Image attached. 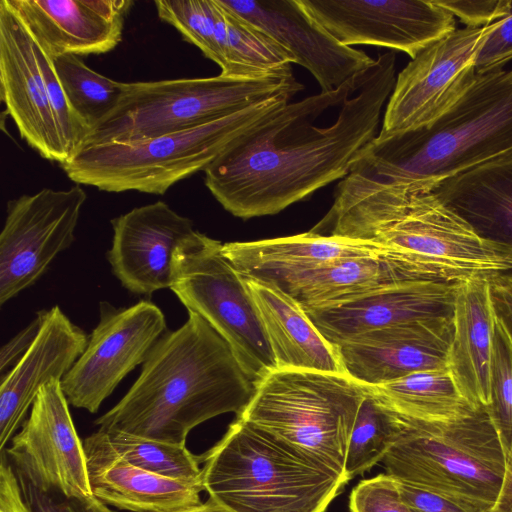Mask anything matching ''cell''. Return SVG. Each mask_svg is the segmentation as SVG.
I'll list each match as a JSON object with an SVG mask.
<instances>
[{
    "mask_svg": "<svg viewBox=\"0 0 512 512\" xmlns=\"http://www.w3.org/2000/svg\"><path fill=\"white\" fill-rule=\"evenodd\" d=\"M396 77L390 50L338 89L287 103L204 170L206 187L226 211L247 220L342 180L377 137Z\"/></svg>",
    "mask_w": 512,
    "mask_h": 512,
    "instance_id": "obj_1",
    "label": "cell"
},
{
    "mask_svg": "<svg viewBox=\"0 0 512 512\" xmlns=\"http://www.w3.org/2000/svg\"><path fill=\"white\" fill-rule=\"evenodd\" d=\"M255 391L229 344L198 314L154 344L123 398L95 423L100 430L185 445L199 424L239 415Z\"/></svg>",
    "mask_w": 512,
    "mask_h": 512,
    "instance_id": "obj_2",
    "label": "cell"
},
{
    "mask_svg": "<svg viewBox=\"0 0 512 512\" xmlns=\"http://www.w3.org/2000/svg\"><path fill=\"white\" fill-rule=\"evenodd\" d=\"M509 153L512 68H501L477 73L463 96L431 124L377 136L350 172L428 193L449 178Z\"/></svg>",
    "mask_w": 512,
    "mask_h": 512,
    "instance_id": "obj_3",
    "label": "cell"
},
{
    "mask_svg": "<svg viewBox=\"0 0 512 512\" xmlns=\"http://www.w3.org/2000/svg\"><path fill=\"white\" fill-rule=\"evenodd\" d=\"M316 233L376 242L478 274L512 275V247L486 240L433 193L349 173Z\"/></svg>",
    "mask_w": 512,
    "mask_h": 512,
    "instance_id": "obj_4",
    "label": "cell"
},
{
    "mask_svg": "<svg viewBox=\"0 0 512 512\" xmlns=\"http://www.w3.org/2000/svg\"><path fill=\"white\" fill-rule=\"evenodd\" d=\"M294 95H274L178 132L86 146L60 167L75 184L106 192L163 195L177 182L204 171L237 138L289 103Z\"/></svg>",
    "mask_w": 512,
    "mask_h": 512,
    "instance_id": "obj_5",
    "label": "cell"
},
{
    "mask_svg": "<svg viewBox=\"0 0 512 512\" xmlns=\"http://www.w3.org/2000/svg\"><path fill=\"white\" fill-rule=\"evenodd\" d=\"M197 459L204 491L233 512H324L347 483L238 417Z\"/></svg>",
    "mask_w": 512,
    "mask_h": 512,
    "instance_id": "obj_6",
    "label": "cell"
},
{
    "mask_svg": "<svg viewBox=\"0 0 512 512\" xmlns=\"http://www.w3.org/2000/svg\"><path fill=\"white\" fill-rule=\"evenodd\" d=\"M367 393L345 373L276 369L255 383L238 418L298 457L345 479L350 436Z\"/></svg>",
    "mask_w": 512,
    "mask_h": 512,
    "instance_id": "obj_7",
    "label": "cell"
},
{
    "mask_svg": "<svg viewBox=\"0 0 512 512\" xmlns=\"http://www.w3.org/2000/svg\"><path fill=\"white\" fill-rule=\"evenodd\" d=\"M400 418L399 433L381 461L386 474L476 512H491L506 453L487 408L446 421Z\"/></svg>",
    "mask_w": 512,
    "mask_h": 512,
    "instance_id": "obj_8",
    "label": "cell"
},
{
    "mask_svg": "<svg viewBox=\"0 0 512 512\" xmlns=\"http://www.w3.org/2000/svg\"><path fill=\"white\" fill-rule=\"evenodd\" d=\"M302 88L291 64L256 78L220 74L125 83L115 109L91 128L81 148L190 129L274 95L297 94Z\"/></svg>",
    "mask_w": 512,
    "mask_h": 512,
    "instance_id": "obj_9",
    "label": "cell"
},
{
    "mask_svg": "<svg viewBox=\"0 0 512 512\" xmlns=\"http://www.w3.org/2000/svg\"><path fill=\"white\" fill-rule=\"evenodd\" d=\"M222 244L196 231L176 250L170 289L229 344L256 383L277 364L257 307Z\"/></svg>",
    "mask_w": 512,
    "mask_h": 512,
    "instance_id": "obj_10",
    "label": "cell"
},
{
    "mask_svg": "<svg viewBox=\"0 0 512 512\" xmlns=\"http://www.w3.org/2000/svg\"><path fill=\"white\" fill-rule=\"evenodd\" d=\"M495 26L456 29L413 58L396 77L377 136L422 128L450 109L474 82L477 53Z\"/></svg>",
    "mask_w": 512,
    "mask_h": 512,
    "instance_id": "obj_11",
    "label": "cell"
},
{
    "mask_svg": "<svg viewBox=\"0 0 512 512\" xmlns=\"http://www.w3.org/2000/svg\"><path fill=\"white\" fill-rule=\"evenodd\" d=\"M87 195L79 184L7 202L0 234V305L33 285L74 242Z\"/></svg>",
    "mask_w": 512,
    "mask_h": 512,
    "instance_id": "obj_12",
    "label": "cell"
},
{
    "mask_svg": "<svg viewBox=\"0 0 512 512\" xmlns=\"http://www.w3.org/2000/svg\"><path fill=\"white\" fill-rule=\"evenodd\" d=\"M99 311L84 352L61 381L68 403L90 413L143 364L167 327L162 310L149 300L120 308L102 301Z\"/></svg>",
    "mask_w": 512,
    "mask_h": 512,
    "instance_id": "obj_13",
    "label": "cell"
},
{
    "mask_svg": "<svg viewBox=\"0 0 512 512\" xmlns=\"http://www.w3.org/2000/svg\"><path fill=\"white\" fill-rule=\"evenodd\" d=\"M303 10L345 46L373 45L412 59L456 30L435 0H298Z\"/></svg>",
    "mask_w": 512,
    "mask_h": 512,
    "instance_id": "obj_14",
    "label": "cell"
},
{
    "mask_svg": "<svg viewBox=\"0 0 512 512\" xmlns=\"http://www.w3.org/2000/svg\"><path fill=\"white\" fill-rule=\"evenodd\" d=\"M475 275L478 273L393 248L381 254L322 266L278 287L308 311L348 303L400 284L460 283Z\"/></svg>",
    "mask_w": 512,
    "mask_h": 512,
    "instance_id": "obj_15",
    "label": "cell"
},
{
    "mask_svg": "<svg viewBox=\"0 0 512 512\" xmlns=\"http://www.w3.org/2000/svg\"><path fill=\"white\" fill-rule=\"evenodd\" d=\"M62 390L61 381L46 384L29 416L12 437L6 454L13 466L36 483L68 497H93L84 444L81 442Z\"/></svg>",
    "mask_w": 512,
    "mask_h": 512,
    "instance_id": "obj_16",
    "label": "cell"
},
{
    "mask_svg": "<svg viewBox=\"0 0 512 512\" xmlns=\"http://www.w3.org/2000/svg\"><path fill=\"white\" fill-rule=\"evenodd\" d=\"M453 317L401 323L353 335L335 344L344 372L367 386L409 374L448 368Z\"/></svg>",
    "mask_w": 512,
    "mask_h": 512,
    "instance_id": "obj_17",
    "label": "cell"
},
{
    "mask_svg": "<svg viewBox=\"0 0 512 512\" xmlns=\"http://www.w3.org/2000/svg\"><path fill=\"white\" fill-rule=\"evenodd\" d=\"M111 225L107 259L121 285L137 295L171 288L176 250L196 233L192 220L157 201L112 219Z\"/></svg>",
    "mask_w": 512,
    "mask_h": 512,
    "instance_id": "obj_18",
    "label": "cell"
},
{
    "mask_svg": "<svg viewBox=\"0 0 512 512\" xmlns=\"http://www.w3.org/2000/svg\"><path fill=\"white\" fill-rule=\"evenodd\" d=\"M0 90L21 138L44 159L65 163L33 40L5 0L0 1Z\"/></svg>",
    "mask_w": 512,
    "mask_h": 512,
    "instance_id": "obj_19",
    "label": "cell"
},
{
    "mask_svg": "<svg viewBox=\"0 0 512 512\" xmlns=\"http://www.w3.org/2000/svg\"><path fill=\"white\" fill-rule=\"evenodd\" d=\"M242 17L264 30L307 69L321 91L336 90L374 60L364 51L345 46L318 25L298 0H222Z\"/></svg>",
    "mask_w": 512,
    "mask_h": 512,
    "instance_id": "obj_20",
    "label": "cell"
},
{
    "mask_svg": "<svg viewBox=\"0 0 512 512\" xmlns=\"http://www.w3.org/2000/svg\"><path fill=\"white\" fill-rule=\"evenodd\" d=\"M50 59L103 54L122 40L132 0H5Z\"/></svg>",
    "mask_w": 512,
    "mask_h": 512,
    "instance_id": "obj_21",
    "label": "cell"
},
{
    "mask_svg": "<svg viewBox=\"0 0 512 512\" xmlns=\"http://www.w3.org/2000/svg\"><path fill=\"white\" fill-rule=\"evenodd\" d=\"M89 336L60 309L46 311L39 334L23 358L0 377V449L3 451L40 390L62 381L81 354Z\"/></svg>",
    "mask_w": 512,
    "mask_h": 512,
    "instance_id": "obj_22",
    "label": "cell"
},
{
    "mask_svg": "<svg viewBox=\"0 0 512 512\" xmlns=\"http://www.w3.org/2000/svg\"><path fill=\"white\" fill-rule=\"evenodd\" d=\"M460 283H405L306 313L320 333L329 342L337 344L370 330L423 319L453 317Z\"/></svg>",
    "mask_w": 512,
    "mask_h": 512,
    "instance_id": "obj_23",
    "label": "cell"
},
{
    "mask_svg": "<svg viewBox=\"0 0 512 512\" xmlns=\"http://www.w3.org/2000/svg\"><path fill=\"white\" fill-rule=\"evenodd\" d=\"M393 247L313 231L272 239L222 244V252L242 275L276 286L348 258L381 254Z\"/></svg>",
    "mask_w": 512,
    "mask_h": 512,
    "instance_id": "obj_24",
    "label": "cell"
},
{
    "mask_svg": "<svg viewBox=\"0 0 512 512\" xmlns=\"http://www.w3.org/2000/svg\"><path fill=\"white\" fill-rule=\"evenodd\" d=\"M92 495L132 512H180L200 505L203 486L166 478L117 457L97 432L84 441Z\"/></svg>",
    "mask_w": 512,
    "mask_h": 512,
    "instance_id": "obj_25",
    "label": "cell"
},
{
    "mask_svg": "<svg viewBox=\"0 0 512 512\" xmlns=\"http://www.w3.org/2000/svg\"><path fill=\"white\" fill-rule=\"evenodd\" d=\"M453 321L448 368L464 397L476 408H487L497 323L489 275L478 274L460 283Z\"/></svg>",
    "mask_w": 512,
    "mask_h": 512,
    "instance_id": "obj_26",
    "label": "cell"
},
{
    "mask_svg": "<svg viewBox=\"0 0 512 512\" xmlns=\"http://www.w3.org/2000/svg\"><path fill=\"white\" fill-rule=\"evenodd\" d=\"M242 278L257 307L277 369L345 373L335 344L320 333L293 297L273 283Z\"/></svg>",
    "mask_w": 512,
    "mask_h": 512,
    "instance_id": "obj_27",
    "label": "cell"
},
{
    "mask_svg": "<svg viewBox=\"0 0 512 512\" xmlns=\"http://www.w3.org/2000/svg\"><path fill=\"white\" fill-rule=\"evenodd\" d=\"M432 192L479 236L512 247V153L449 178Z\"/></svg>",
    "mask_w": 512,
    "mask_h": 512,
    "instance_id": "obj_28",
    "label": "cell"
},
{
    "mask_svg": "<svg viewBox=\"0 0 512 512\" xmlns=\"http://www.w3.org/2000/svg\"><path fill=\"white\" fill-rule=\"evenodd\" d=\"M369 387L393 410L414 419L446 421L479 409L461 393L449 368L419 371Z\"/></svg>",
    "mask_w": 512,
    "mask_h": 512,
    "instance_id": "obj_29",
    "label": "cell"
},
{
    "mask_svg": "<svg viewBox=\"0 0 512 512\" xmlns=\"http://www.w3.org/2000/svg\"><path fill=\"white\" fill-rule=\"evenodd\" d=\"M96 432L109 450L129 464L166 478L202 485L197 456L186 445L117 431Z\"/></svg>",
    "mask_w": 512,
    "mask_h": 512,
    "instance_id": "obj_30",
    "label": "cell"
},
{
    "mask_svg": "<svg viewBox=\"0 0 512 512\" xmlns=\"http://www.w3.org/2000/svg\"><path fill=\"white\" fill-rule=\"evenodd\" d=\"M400 425V414L367 386L348 444L345 463L347 481L382 461L393 445Z\"/></svg>",
    "mask_w": 512,
    "mask_h": 512,
    "instance_id": "obj_31",
    "label": "cell"
},
{
    "mask_svg": "<svg viewBox=\"0 0 512 512\" xmlns=\"http://www.w3.org/2000/svg\"><path fill=\"white\" fill-rule=\"evenodd\" d=\"M51 61L71 107L90 130L115 109L125 82L99 74L76 55Z\"/></svg>",
    "mask_w": 512,
    "mask_h": 512,
    "instance_id": "obj_32",
    "label": "cell"
},
{
    "mask_svg": "<svg viewBox=\"0 0 512 512\" xmlns=\"http://www.w3.org/2000/svg\"><path fill=\"white\" fill-rule=\"evenodd\" d=\"M487 411L507 455L512 447V343L498 321L493 340Z\"/></svg>",
    "mask_w": 512,
    "mask_h": 512,
    "instance_id": "obj_33",
    "label": "cell"
},
{
    "mask_svg": "<svg viewBox=\"0 0 512 512\" xmlns=\"http://www.w3.org/2000/svg\"><path fill=\"white\" fill-rule=\"evenodd\" d=\"M154 5L162 21L173 26L205 57L216 61L215 0H157Z\"/></svg>",
    "mask_w": 512,
    "mask_h": 512,
    "instance_id": "obj_34",
    "label": "cell"
},
{
    "mask_svg": "<svg viewBox=\"0 0 512 512\" xmlns=\"http://www.w3.org/2000/svg\"><path fill=\"white\" fill-rule=\"evenodd\" d=\"M34 49L46 84L51 109L69 160L82 147L90 129L71 107L55 73L52 61L35 43Z\"/></svg>",
    "mask_w": 512,
    "mask_h": 512,
    "instance_id": "obj_35",
    "label": "cell"
},
{
    "mask_svg": "<svg viewBox=\"0 0 512 512\" xmlns=\"http://www.w3.org/2000/svg\"><path fill=\"white\" fill-rule=\"evenodd\" d=\"M13 468L23 497L33 512H113L94 496L68 497L56 489L39 485L22 469L16 466Z\"/></svg>",
    "mask_w": 512,
    "mask_h": 512,
    "instance_id": "obj_36",
    "label": "cell"
},
{
    "mask_svg": "<svg viewBox=\"0 0 512 512\" xmlns=\"http://www.w3.org/2000/svg\"><path fill=\"white\" fill-rule=\"evenodd\" d=\"M350 512H413L403 499L398 481L380 474L359 482L349 499Z\"/></svg>",
    "mask_w": 512,
    "mask_h": 512,
    "instance_id": "obj_37",
    "label": "cell"
},
{
    "mask_svg": "<svg viewBox=\"0 0 512 512\" xmlns=\"http://www.w3.org/2000/svg\"><path fill=\"white\" fill-rule=\"evenodd\" d=\"M512 59V0L508 12L496 21V26L488 35L479 49L475 69L477 73H485L501 69Z\"/></svg>",
    "mask_w": 512,
    "mask_h": 512,
    "instance_id": "obj_38",
    "label": "cell"
},
{
    "mask_svg": "<svg viewBox=\"0 0 512 512\" xmlns=\"http://www.w3.org/2000/svg\"><path fill=\"white\" fill-rule=\"evenodd\" d=\"M436 3L458 17L466 27L480 28L502 19L508 12L510 0H435Z\"/></svg>",
    "mask_w": 512,
    "mask_h": 512,
    "instance_id": "obj_39",
    "label": "cell"
},
{
    "mask_svg": "<svg viewBox=\"0 0 512 512\" xmlns=\"http://www.w3.org/2000/svg\"><path fill=\"white\" fill-rule=\"evenodd\" d=\"M398 484L403 499L413 512H476L437 492L401 481H398Z\"/></svg>",
    "mask_w": 512,
    "mask_h": 512,
    "instance_id": "obj_40",
    "label": "cell"
},
{
    "mask_svg": "<svg viewBox=\"0 0 512 512\" xmlns=\"http://www.w3.org/2000/svg\"><path fill=\"white\" fill-rule=\"evenodd\" d=\"M46 309L36 313L34 319L0 350V374L8 373L28 352L44 323Z\"/></svg>",
    "mask_w": 512,
    "mask_h": 512,
    "instance_id": "obj_41",
    "label": "cell"
},
{
    "mask_svg": "<svg viewBox=\"0 0 512 512\" xmlns=\"http://www.w3.org/2000/svg\"><path fill=\"white\" fill-rule=\"evenodd\" d=\"M0 512H33L23 497L17 475L4 452L0 463Z\"/></svg>",
    "mask_w": 512,
    "mask_h": 512,
    "instance_id": "obj_42",
    "label": "cell"
},
{
    "mask_svg": "<svg viewBox=\"0 0 512 512\" xmlns=\"http://www.w3.org/2000/svg\"><path fill=\"white\" fill-rule=\"evenodd\" d=\"M489 283L496 319L512 343V275H489Z\"/></svg>",
    "mask_w": 512,
    "mask_h": 512,
    "instance_id": "obj_43",
    "label": "cell"
},
{
    "mask_svg": "<svg viewBox=\"0 0 512 512\" xmlns=\"http://www.w3.org/2000/svg\"><path fill=\"white\" fill-rule=\"evenodd\" d=\"M512 510V447L506 455L505 472L498 500L491 512Z\"/></svg>",
    "mask_w": 512,
    "mask_h": 512,
    "instance_id": "obj_44",
    "label": "cell"
},
{
    "mask_svg": "<svg viewBox=\"0 0 512 512\" xmlns=\"http://www.w3.org/2000/svg\"><path fill=\"white\" fill-rule=\"evenodd\" d=\"M180 512H233V511L209 497V499L206 502L201 503L198 506H195V507H192V508H189L186 510H182Z\"/></svg>",
    "mask_w": 512,
    "mask_h": 512,
    "instance_id": "obj_45",
    "label": "cell"
},
{
    "mask_svg": "<svg viewBox=\"0 0 512 512\" xmlns=\"http://www.w3.org/2000/svg\"><path fill=\"white\" fill-rule=\"evenodd\" d=\"M509 512H512V510H511V511H509Z\"/></svg>",
    "mask_w": 512,
    "mask_h": 512,
    "instance_id": "obj_46",
    "label": "cell"
}]
</instances>
